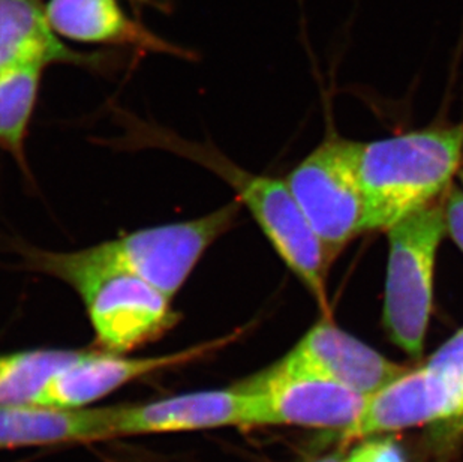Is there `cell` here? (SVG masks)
<instances>
[{
  "instance_id": "obj_8",
  "label": "cell",
  "mask_w": 463,
  "mask_h": 462,
  "mask_svg": "<svg viewBox=\"0 0 463 462\" xmlns=\"http://www.w3.org/2000/svg\"><path fill=\"white\" fill-rule=\"evenodd\" d=\"M266 371L282 377L327 380L372 397L410 370L381 356L330 320H321Z\"/></svg>"
},
{
  "instance_id": "obj_11",
  "label": "cell",
  "mask_w": 463,
  "mask_h": 462,
  "mask_svg": "<svg viewBox=\"0 0 463 462\" xmlns=\"http://www.w3.org/2000/svg\"><path fill=\"white\" fill-rule=\"evenodd\" d=\"M460 404L446 381L429 370L408 371L367 399L359 420L345 429L346 438L376 436L458 418Z\"/></svg>"
},
{
  "instance_id": "obj_22",
  "label": "cell",
  "mask_w": 463,
  "mask_h": 462,
  "mask_svg": "<svg viewBox=\"0 0 463 462\" xmlns=\"http://www.w3.org/2000/svg\"><path fill=\"white\" fill-rule=\"evenodd\" d=\"M136 2H141V4H147L149 0H136Z\"/></svg>"
},
{
  "instance_id": "obj_20",
  "label": "cell",
  "mask_w": 463,
  "mask_h": 462,
  "mask_svg": "<svg viewBox=\"0 0 463 462\" xmlns=\"http://www.w3.org/2000/svg\"><path fill=\"white\" fill-rule=\"evenodd\" d=\"M312 462H346L345 457L341 454L326 455L323 458L315 459Z\"/></svg>"
},
{
  "instance_id": "obj_21",
  "label": "cell",
  "mask_w": 463,
  "mask_h": 462,
  "mask_svg": "<svg viewBox=\"0 0 463 462\" xmlns=\"http://www.w3.org/2000/svg\"><path fill=\"white\" fill-rule=\"evenodd\" d=\"M2 66H5V62L4 59H2V56H0V68H2Z\"/></svg>"
},
{
  "instance_id": "obj_14",
  "label": "cell",
  "mask_w": 463,
  "mask_h": 462,
  "mask_svg": "<svg viewBox=\"0 0 463 462\" xmlns=\"http://www.w3.org/2000/svg\"><path fill=\"white\" fill-rule=\"evenodd\" d=\"M45 13L57 35L84 44H129L170 52L171 47L132 22L118 0H49Z\"/></svg>"
},
{
  "instance_id": "obj_16",
  "label": "cell",
  "mask_w": 463,
  "mask_h": 462,
  "mask_svg": "<svg viewBox=\"0 0 463 462\" xmlns=\"http://www.w3.org/2000/svg\"><path fill=\"white\" fill-rule=\"evenodd\" d=\"M83 351L27 350L0 354V407L35 404L52 377Z\"/></svg>"
},
{
  "instance_id": "obj_6",
  "label": "cell",
  "mask_w": 463,
  "mask_h": 462,
  "mask_svg": "<svg viewBox=\"0 0 463 462\" xmlns=\"http://www.w3.org/2000/svg\"><path fill=\"white\" fill-rule=\"evenodd\" d=\"M362 148L350 140L328 139L285 180L330 262L364 231Z\"/></svg>"
},
{
  "instance_id": "obj_9",
  "label": "cell",
  "mask_w": 463,
  "mask_h": 462,
  "mask_svg": "<svg viewBox=\"0 0 463 462\" xmlns=\"http://www.w3.org/2000/svg\"><path fill=\"white\" fill-rule=\"evenodd\" d=\"M236 335L223 336L193 345L175 353L162 356L131 358L125 354L88 353L59 371L47 384L35 404L61 407V409H86L92 402L116 392L125 384L146 375L197 362L214 351L223 349Z\"/></svg>"
},
{
  "instance_id": "obj_1",
  "label": "cell",
  "mask_w": 463,
  "mask_h": 462,
  "mask_svg": "<svg viewBox=\"0 0 463 462\" xmlns=\"http://www.w3.org/2000/svg\"><path fill=\"white\" fill-rule=\"evenodd\" d=\"M463 157V125L363 144L364 231L389 230L428 207L450 185Z\"/></svg>"
},
{
  "instance_id": "obj_4",
  "label": "cell",
  "mask_w": 463,
  "mask_h": 462,
  "mask_svg": "<svg viewBox=\"0 0 463 462\" xmlns=\"http://www.w3.org/2000/svg\"><path fill=\"white\" fill-rule=\"evenodd\" d=\"M27 269L61 279L81 297L98 344L125 354L175 327L179 314L154 285L118 272L92 271L44 262L23 251Z\"/></svg>"
},
{
  "instance_id": "obj_7",
  "label": "cell",
  "mask_w": 463,
  "mask_h": 462,
  "mask_svg": "<svg viewBox=\"0 0 463 462\" xmlns=\"http://www.w3.org/2000/svg\"><path fill=\"white\" fill-rule=\"evenodd\" d=\"M250 397V427H353L369 397L327 380L282 377L266 370L237 384Z\"/></svg>"
},
{
  "instance_id": "obj_15",
  "label": "cell",
  "mask_w": 463,
  "mask_h": 462,
  "mask_svg": "<svg viewBox=\"0 0 463 462\" xmlns=\"http://www.w3.org/2000/svg\"><path fill=\"white\" fill-rule=\"evenodd\" d=\"M45 66L17 62L0 68V148L24 166V141Z\"/></svg>"
},
{
  "instance_id": "obj_2",
  "label": "cell",
  "mask_w": 463,
  "mask_h": 462,
  "mask_svg": "<svg viewBox=\"0 0 463 462\" xmlns=\"http://www.w3.org/2000/svg\"><path fill=\"white\" fill-rule=\"evenodd\" d=\"M241 206V201H232L197 219L134 231L72 253L32 246L23 251L61 266L136 276L173 299L207 249L232 230Z\"/></svg>"
},
{
  "instance_id": "obj_5",
  "label": "cell",
  "mask_w": 463,
  "mask_h": 462,
  "mask_svg": "<svg viewBox=\"0 0 463 462\" xmlns=\"http://www.w3.org/2000/svg\"><path fill=\"white\" fill-rule=\"evenodd\" d=\"M387 231L384 326L394 344L420 356L432 311L435 258L446 231L444 207L432 203Z\"/></svg>"
},
{
  "instance_id": "obj_13",
  "label": "cell",
  "mask_w": 463,
  "mask_h": 462,
  "mask_svg": "<svg viewBox=\"0 0 463 462\" xmlns=\"http://www.w3.org/2000/svg\"><path fill=\"white\" fill-rule=\"evenodd\" d=\"M0 56L5 65L35 62L97 68L101 63L97 54L74 52L61 40L41 0H0Z\"/></svg>"
},
{
  "instance_id": "obj_3",
  "label": "cell",
  "mask_w": 463,
  "mask_h": 462,
  "mask_svg": "<svg viewBox=\"0 0 463 462\" xmlns=\"http://www.w3.org/2000/svg\"><path fill=\"white\" fill-rule=\"evenodd\" d=\"M143 139L155 140L150 144L198 162L225 180L236 191L241 205L250 210L278 255L302 279L319 305L326 310V279L332 262L318 236L315 235L307 215L303 214L302 207L289 191L288 185L269 176L243 170L210 144L186 141L180 137L156 131L145 134Z\"/></svg>"
},
{
  "instance_id": "obj_19",
  "label": "cell",
  "mask_w": 463,
  "mask_h": 462,
  "mask_svg": "<svg viewBox=\"0 0 463 462\" xmlns=\"http://www.w3.org/2000/svg\"><path fill=\"white\" fill-rule=\"evenodd\" d=\"M446 230L450 233L458 246L463 251V194L458 189L450 192L444 206Z\"/></svg>"
},
{
  "instance_id": "obj_17",
  "label": "cell",
  "mask_w": 463,
  "mask_h": 462,
  "mask_svg": "<svg viewBox=\"0 0 463 462\" xmlns=\"http://www.w3.org/2000/svg\"><path fill=\"white\" fill-rule=\"evenodd\" d=\"M426 367L441 377L455 393L460 404L459 418H463V329L437 350Z\"/></svg>"
},
{
  "instance_id": "obj_10",
  "label": "cell",
  "mask_w": 463,
  "mask_h": 462,
  "mask_svg": "<svg viewBox=\"0 0 463 462\" xmlns=\"http://www.w3.org/2000/svg\"><path fill=\"white\" fill-rule=\"evenodd\" d=\"M250 397L239 386L182 393L157 401L118 406L113 437L150 436L250 427Z\"/></svg>"
},
{
  "instance_id": "obj_12",
  "label": "cell",
  "mask_w": 463,
  "mask_h": 462,
  "mask_svg": "<svg viewBox=\"0 0 463 462\" xmlns=\"http://www.w3.org/2000/svg\"><path fill=\"white\" fill-rule=\"evenodd\" d=\"M118 406L61 409L26 404L0 407V449L89 443L113 437Z\"/></svg>"
},
{
  "instance_id": "obj_18",
  "label": "cell",
  "mask_w": 463,
  "mask_h": 462,
  "mask_svg": "<svg viewBox=\"0 0 463 462\" xmlns=\"http://www.w3.org/2000/svg\"><path fill=\"white\" fill-rule=\"evenodd\" d=\"M346 462H407V458L393 440H372L359 446Z\"/></svg>"
},
{
  "instance_id": "obj_23",
  "label": "cell",
  "mask_w": 463,
  "mask_h": 462,
  "mask_svg": "<svg viewBox=\"0 0 463 462\" xmlns=\"http://www.w3.org/2000/svg\"><path fill=\"white\" fill-rule=\"evenodd\" d=\"M460 178H462V182H463V173H462V176H460Z\"/></svg>"
}]
</instances>
